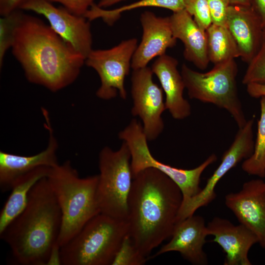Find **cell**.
<instances>
[{
	"label": "cell",
	"mask_w": 265,
	"mask_h": 265,
	"mask_svg": "<svg viewBox=\"0 0 265 265\" xmlns=\"http://www.w3.org/2000/svg\"><path fill=\"white\" fill-rule=\"evenodd\" d=\"M12 53L30 82L56 92L78 77L85 58L37 17L23 13Z\"/></svg>",
	"instance_id": "obj_1"
},
{
	"label": "cell",
	"mask_w": 265,
	"mask_h": 265,
	"mask_svg": "<svg viewBox=\"0 0 265 265\" xmlns=\"http://www.w3.org/2000/svg\"><path fill=\"white\" fill-rule=\"evenodd\" d=\"M182 202L180 187L160 171L148 168L133 177L128 203L129 234L145 256L171 237Z\"/></svg>",
	"instance_id": "obj_2"
},
{
	"label": "cell",
	"mask_w": 265,
	"mask_h": 265,
	"mask_svg": "<svg viewBox=\"0 0 265 265\" xmlns=\"http://www.w3.org/2000/svg\"><path fill=\"white\" fill-rule=\"evenodd\" d=\"M61 212L45 177L31 189L24 210L0 234L18 264L45 265L59 251Z\"/></svg>",
	"instance_id": "obj_3"
},
{
	"label": "cell",
	"mask_w": 265,
	"mask_h": 265,
	"mask_svg": "<svg viewBox=\"0 0 265 265\" xmlns=\"http://www.w3.org/2000/svg\"><path fill=\"white\" fill-rule=\"evenodd\" d=\"M47 178L61 212L59 248L101 213L97 197L99 176L80 178L68 160L52 167Z\"/></svg>",
	"instance_id": "obj_4"
},
{
	"label": "cell",
	"mask_w": 265,
	"mask_h": 265,
	"mask_svg": "<svg viewBox=\"0 0 265 265\" xmlns=\"http://www.w3.org/2000/svg\"><path fill=\"white\" fill-rule=\"evenodd\" d=\"M128 233L127 220L100 213L59 248V265H111Z\"/></svg>",
	"instance_id": "obj_5"
},
{
	"label": "cell",
	"mask_w": 265,
	"mask_h": 265,
	"mask_svg": "<svg viewBox=\"0 0 265 265\" xmlns=\"http://www.w3.org/2000/svg\"><path fill=\"white\" fill-rule=\"evenodd\" d=\"M238 72L237 64L232 59L214 64L212 69L205 73L193 70L183 64L181 73L189 98L226 110L239 129L247 120L238 95Z\"/></svg>",
	"instance_id": "obj_6"
},
{
	"label": "cell",
	"mask_w": 265,
	"mask_h": 265,
	"mask_svg": "<svg viewBox=\"0 0 265 265\" xmlns=\"http://www.w3.org/2000/svg\"><path fill=\"white\" fill-rule=\"evenodd\" d=\"M131 161V152L124 141L117 151L108 147L101 151L97 189L101 213L127 221L128 199L133 181Z\"/></svg>",
	"instance_id": "obj_7"
},
{
	"label": "cell",
	"mask_w": 265,
	"mask_h": 265,
	"mask_svg": "<svg viewBox=\"0 0 265 265\" xmlns=\"http://www.w3.org/2000/svg\"><path fill=\"white\" fill-rule=\"evenodd\" d=\"M118 136L127 143L130 149L132 176L148 168L160 171L180 187L183 194V202L194 197L201 191L200 179L203 172L217 159L216 155L212 154L199 166L191 169L178 168L162 163L151 154L143 127L135 119H133L119 133Z\"/></svg>",
	"instance_id": "obj_8"
},
{
	"label": "cell",
	"mask_w": 265,
	"mask_h": 265,
	"mask_svg": "<svg viewBox=\"0 0 265 265\" xmlns=\"http://www.w3.org/2000/svg\"><path fill=\"white\" fill-rule=\"evenodd\" d=\"M138 45L135 38L123 40L106 50H92L85 60L86 65L98 73L101 85L96 92L103 100L120 97L127 98L125 80L129 74L132 58Z\"/></svg>",
	"instance_id": "obj_9"
},
{
	"label": "cell",
	"mask_w": 265,
	"mask_h": 265,
	"mask_svg": "<svg viewBox=\"0 0 265 265\" xmlns=\"http://www.w3.org/2000/svg\"><path fill=\"white\" fill-rule=\"evenodd\" d=\"M254 119L247 121L238 129L235 139L222 156L221 162L201 191L194 197L182 202L179 212L177 223L194 214L200 208L208 205L216 198L215 188L218 182L232 168L242 160L249 158L253 153L255 142L253 139Z\"/></svg>",
	"instance_id": "obj_10"
},
{
	"label": "cell",
	"mask_w": 265,
	"mask_h": 265,
	"mask_svg": "<svg viewBox=\"0 0 265 265\" xmlns=\"http://www.w3.org/2000/svg\"><path fill=\"white\" fill-rule=\"evenodd\" d=\"M151 68L133 70L131 77V94L133 116H138L143 122V130L148 141L156 139L164 129L161 118L165 110L163 90L153 80Z\"/></svg>",
	"instance_id": "obj_11"
},
{
	"label": "cell",
	"mask_w": 265,
	"mask_h": 265,
	"mask_svg": "<svg viewBox=\"0 0 265 265\" xmlns=\"http://www.w3.org/2000/svg\"><path fill=\"white\" fill-rule=\"evenodd\" d=\"M20 9L45 17L53 30L85 59L93 50L90 21L85 17L74 15L62 6L57 7L48 0H26Z\"/></svg>",
	"instance_id": "obj_12"
},
{
	"label": "cell",
	"mask_w": 265,
	"mask_h": 265,
	"mask_svg": "<svg viewBox=\"0 0 265 265\" xmlns=\"http://www.w3.org/2000/svg\"><path fill=\"white\" fill-rule=\"evenodd\" d=\"M225 204L240 224L256 234L258 243L265 248V182H246L239 191L225 196Z\"/></svg>",
	"instance_id": "obj_13"
},
{
	"label": "cell",
	"mask_w": 265,
	"mask_h": 265,
	"mask_svg": "<svg viewBox=\"0 0 265 265\" xmlns=\"http://www.w3.org/2000/svg\"><path fill=\"white\" fill-rule=\"evenodd\" d=\"M142 28L141 41L132 58L131 68L136 70L147 67L154 58L165 54L174 47L177 39L174 37L169 17H160L145 11L140 16Z\"/></svg>",
	"instance_id": "obj_14"
},
{
	"label": "cell",
	"mask_w": 265,
	"mask_h": 265,
	"mask_svg": "<svg viewBox=\"0 0 265 265\" xmlns=\"http://www.w3.org/2000/svg\"><path fill=\"white\" fill-rule=\"evenodd\" d=\"M45 127L49 133L47 148L29 156L0 152V188L2 192L10 190L14 182L20 177L41 167H53L58 163L56 151L58 144L53 135L48 112L43 109Z\"/></svg>",
	"instance_id": "obj_15"
},
{
	"label": "cell",
	"mask_w": 265,
	"mask_h": 265,
	"mask_svg": "<svg viewBox=\"0 0 265 265\" xmlns=\"http://www.w3.org/2000/svg\"><path fill=\"white\" fill-rule=\"evenodd\" d=\"M208 236L205 219L194 214L176 224L171 240L150 258L175 251L193 265H207L208 259L203 247Z\"/></svg>",
	"instance_id": "obj_16"
},
{
	"label": "cell",
	"mask_w": 265,
	"mask_h": 265,
	"mask_svg": "<svg viewBox=\"0 0 265 265\" xmlns=\"http://www.w3.org/2000/svg\"><path fill=\"white\" fill-rule=\"evenodd\" d=\"M208 235L213 236L225 253L224 265H251L248 255L252 246L259 242L251 230L239 224L234 225L229 220L214 217L207 225Z\"/></svg>",
	"instance_id": "obj_17"
},
{
	"label": "cell",
	"mask_w": 265,
	"mask_h": 265,
	"mask_svg": "<svg viewBox=\"0 0 265 265\" xmlns=\"http://www.w3.org/2000/svg\"><path fill=\"white\" fill-rule=\"evenodd\" d=\"M226 26L237 45L239 57L248 63L262 42L264 28L259 16L251 6L230 5Z\"/></svg>",
	"instance_id": "obj_18"
},
{
	"label": "cell",
	"mask_w": 265,
	"mask_h": 265,
	"mask_svg": "<svg viewBox=\"0 0 265 265\" xmlns=\"http://www.w3.org/2000/svg\"><path fill=\"white\" fill-rule=\"evenodd\" d=\"M178 65L176 58L165 54L157 57L151 69L165 93L166 109L173 118L182 120L190 115L191 106L183 96L186 87Z\"/></svg>",
	"instance_id": "obj_19"
},
{
	"label": "cell",
	"mask_w": 265,
	"mask_h": 265,
	"mask_svg": "<svg viewBox=\"0 0 265 265\" xmlns=\"http://www.w3.org/2000/svg\"><path fill=\"white\" fill-rule=\"evenodd\" d=\"M169 17L174 37L184 45V58L201 70L206 69L210 61L206 30L185 9L173 12Z\"/></svg>",
	"instance_id": "obj_20"
},
{
	"label": "cell",
	"mask_w": 265,
	"mask_h": 265,
	"mask_svg": "<svg viewBox=\"0 0 265 265\" xmlns=\"http://www.w3.org/2000/svg\"><path fill=\"white\" fill-rule=\"evenodd\" d=\"M51 167H41L17 179L0 212V234L25 208L29 192L41 179L47 177Z\"/></svg>",
	"instance_id": "obj_21"
},
{
	"label": "cell",
	"mask_w": 265,
	"mask_h": 265,
	"mask_svg": "<svg viewBox=\"0 0 265 265\" xmlns=\"http://www.w3.org/2000/svg\"><path fill=\"white\" fill-rule=\"evenodd\" d=\"M186 0H139L113 9L106 10L94 3L84 15L90 22L101 18L108 26H112L125 12L143 7H160L173 12L185 9Z\"/></svg>",
	"instance_id": "obj_22"
},
{
	"label": "cell",
	"mask_w": 265,
	"mask_h": 265,
	"mask_svg": "<svg viewBox=\"0 0 265 265\" xmlns=\"http://www.w3.org/2000/svg\"><path fill=\"white\" fill-rule=\"evenodd\" d=\"M206 32L210 62L216 64L239 57L237 45L226 26L212 24Z\"/></svg>",
	"instance_id": "obj_23"
},
{
	"label": "cell",
	"mask_w": 265,
	"mask_h": 265,
	"mask_svg": "<svg viewBox=\"0 0 265 265\" xmlns=\"http://www.w3.org/2000/svg\"><path fill=\"white\" fill-rule=\"evenodd\" d=\"M261 115L252 155L244 160L242 169L249 175L265 177V97L260 100Z\"/></svg>",
	"instance_id": "obj_24"
},
{
	"label": "cell",
	"mask_w": 265,
	"mask_h": 265,
	"mask_svg": "<svg viewBox=\"0 0 265 265\" xmlns=\"http://www.w3.org/2000/svg\"><path fill=\"white\" fill-rule=\"evenodd\" d=\"M23 12L16 10L0 18V66L3 65L6 52L12 46L15 29Z\"/></svg>",
	"instance_id": "obj_25"
},
{
	"label": "cell",
	"mask_w": 265,
	"mask_h": 265,
	"mask_svg": "<svg viewBox=\"0 0 265 265\" xmlns=\"http://www.w3.org/2000/svg\"><path fill=\"white\" fill-rule=\"evenodd\" d=\"M146 257L136 247L128 233L123 239L111 265H142L146 263Z\"/></svg>",
	"instance_id": "obj_26"
},
{
	"label": "cell",
	"mask_w": 265,
	"mask_h": 265,
	"mask_svg": "<svg viewBox=\"0 0 265 265\" xmlns=\"http://www.w3.org/2000/svg\"><path fill=\"white\" fill-rule=\"evenodd\" d=\"M248 64L242 80V83L245 85L250 83H265V28L259 49Z\"/></svg>",
	"instance_id": "obj_27"
},
{
	"label": "cell",
	"mask_w": 265,
	"mask_h": 265,
	"mask_svg": "<svg viewBox=\"0 0 265 265\" xmlns=\"http://www.w3.org/2000/svg\"><path fill=\"white\" fill-rule=\"evenodd\" d=\"M185 9L203 29L212 24L208 0H186Z\"/></svg>",
	"instance_id": "obj_28"
},
{
	"label": "cell",
	"mask_w": 265,
	"mask_h": 265,
	"mask_svg": "<svg viewBox=\"0 0 265 265\" xmlns=\"http://www.w3.org/2000/svg\"><path fill=\"white\" fill-rule=\"evenodd\" d=\"M212 24L226 26L228 10L227 0H208Z\"/></svg>",
	"instance_id": "obj_29"
},
{
	"label": "cell",
	"mask_w": 265,
	"mask_h": 265,
	"mask_svg": "<svg viewBox=\"0 0 265 265\" xmlns=\"http://www.w3.org/2000/svg\"><path fill=\"white\" fill-rule=\"evenodd\" d=\"M53 3H60L62 6L72 14L84 16L91 6L94 3L95 0H48Z\"/></svg>",
	"instance_id": "obj_30"
},
{
	"label": "cell",
	"mask_w": 265,
	"mask_h": 265,
	"mask_svg": "<svg viewBox=\"0 0 265 265\" xmlns=\"http://www.w3.org/2000/svg\"><path fill=\"white\" fill-rule=\"evenodd\" d=\"M26 0H0V15L5 16L20 9Z\"/></svg>",
	"instance_id": "obj_31"
},
{
	"label": "cell",
	"mask_w": 265,
	"mask_h": 265,
	"mask_svg": "<svg viewBox=\"0 0 265 265\" xmlns=\"http://www.w3.org/2000/svg\"><path fill=\"white\" fill-rule=\"evenodd\" d=\"M246 85L249 95L254 98L265 97V83H250Z\"/></svg>",
	"instance_id": "obj_32"
},
{
	"label": "cell",
	"mask_w": 265,
	"mask_h": 265,
	"mask_svg": "<svg viewBox=\"0 0 265 265\" xmlns=\"http://www.w3.org/2000/svg\"><path fill=\"white\" fill-rule=\"evenodd\" d=\"M251 6L259 16L265 28V0H251Z\"/></svg>",
	"instance_id": "obj_33"
},
{
	"label": "cell",
	"mask_w": 265,
	"mask_h": 265,
	"mask_svg": "<svg viewBox=\"0 0 265 265\" xmlns=\"http://www.w3.org/2000/svg\"><path fill=\"white\" fill-rule=\"evenodd\" d=\"M125 0H100L97 5L102 8L110 7Z\"/></svg>",
	"instance_id": "obj_34"
},
{
	"label": "cell",
	"mask_w": 265,
	"mask_h": 265,
	"mask_svg": "<svg viewBox=\"0 0 265 265\" xmlns=\"http://www.w3.org/2000/svg\"><path fill=\"white\" fill-rule=\"evenodd\" d=\"M230 5L251 6V0H227Z\"/></svg>",
	"instance_id": "obj_35"
}]
</instances>
